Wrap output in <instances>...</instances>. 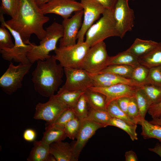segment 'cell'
Segmentation results:
<instances>
[{"mask_svg":"<svg viewBox=\"0 0 161 161\" xmlns=\"http://www.w3.org/2000/svg\"><path fill=\"white\" fill-rule=\"evenodd\" d=\"M0 13L6 14L15 18L18 11L20 5L19 0H1Z\"/></svg>","mask_w":161,"mask_h":161,"instance_id":"obj_32","label":"cell"},{"mask_svg":"<svg viewBox=\"0 0 161 161\" xmlns=\"http://www.w3.org/2000/svg\"><path fill=\"white\" fill-rule=\"evenodd\" d=\"M107 111L112 118L122 120L131 124H136L119 108L116 100L111 102L109 103L107 106Z\"/></svg>","mask_w":161,"mask_h":161,"instance_id":"obj_33","label":"cell"},{"mask_svg":"<svg viewBox=\"0 0 161 161\" xmlns=\"http://www.w3.org/2000/svg\"><path fill=\"white\" fill-rule=\"evenodd\" d=\"M66 137L64 128L50 125L46 126L41 140L49 145L54 142L62 141Z\"/></svg>","mask_w":161,"mask_h":161,"instance_id":"obj_20","label":"cell"},{"mask_svg":"<svg viewBox=\"0 0 161 161\" xmlns=\"http://www.w3.org/2000/svg\"><path fill=\"white\" fill-rule=\"evenodd\" d=\"M129 1L117 0L114 9L116 28L121 38L132 30L134 25V12L129 5Z\"/></svg>","mask_w":161,"mask_h":161,"instance_id":"obj_11","label":"cell"},{"mask_svg":"<svg viewBox=\"0 0 161 161\" xmlns=\"http://www.w3.org/2000/svg\"><path fill=\"white\" fill-rule=\"evenodd\" d=\"M113 13L114 10L106 9L102 16L87 31L85 41L89 47L107 38L119 37Z\"/></svg>","mask_w":161,"mask_h":161,"instance_id":"obj_4","label":"cell"},{"mask_svg":"<svg viewBox=\"0 0 161 161\" xmlns=\"http://www.w3.org/2000/svg\"><path fill=\"white\" fill-rule=\"evenodd\" d=\"M109 56L103 41L90 47L84 58L81 69L91 74H97L108 66Z\"/></svg>","mask_w":161,"mask_h":161,"instance_id":"obj_8","label":"cell"},{"mask_svg":"<svg viewBox=\"0 0 161 161\" xmlns=\"http://www.w3.org/2000/svg\"><path fill=\"white\" fill-rule=\"evenodd\" d=\"M57 61L54 55L45 60H39L32 73L34 89L43 96L54 95L62 83L64 68Z\"/></svg>","mask_w":161,"mask_h":161,"instance_id":"obj_2","label":"cell"},{"mask_svg":"<svg viewBox=\"0 0 161 161\" xmlns=\"http://www.w3.org/2000/svg\"><path fill=\"white\" fill-rule=\"evenodd\" d=\"M14 44L9 32L5 26L1 23L0 27V50L11 48Z\"/></svg>","mask_w":161,"mask_h":161,"instance_id":"obj_39","label":"cell"},{"mask_svg":"<svg viewBox=\"0 0 161 161\" xmlns=\"http://www.w3.org/2000/svg\"><path fill=\"white\" fill-rule=\"evenodd\" d=\"M140 87L149 99L152 104L161 102V87L151 84H144Z\"/></svg>","mask_w":161,"mask_h":161,"instance_id":"obj_34","label":"cell"},{"mask_svg":"<svg viewBox=\"0 0 161 161\" xmlns=\"http://www.w3.org/2000/svg\"><path fill=\"white\" fill-rule=\"evenodd\" d=\"M103 127L101 125L87 120L81 121L76 141L72 146L75 155L78 159L80 154L88 140L99 129Z\"/></svg>","mask_w":161,"mask_h":161,"instance_id":"obj_16","label":"cell"},{"mask_svg":"<svg viewBox=\"0 0 161 161\" xmlns=\"http://www.w3.org/2000/svg\"><path fill=\"white\" fill-rule=\"evenodd\" d=\"M3 15V14L0 13V21L11 34L14 38L15 43L13 47L11 48L0 50L2 57L7 61L13 60L15 62L20 63H30L27 57V54L32 48V43L28 44H25L19 33L11 28L6 23Z\"/></svg>","mask_w":161,"mask_h":161,"instance_id":"obj_7","label":"cell"},{"mask_svg":"<svg viewBox=\"0 0 161 161\" xmlns=\"http://www.w3.org/2000/svg\"><path fill=\"white\" fill-rule=\"evenodd\" d=\"M159 117H161V113L160 115V116H159Z\"/></svg>","mask_w":161,"mask_h":161,"instance_id":"obj_50","label":"cell"},{"mask_svg":"<svg viewBox=\"0 0 161 161\" xmlns=\"http://www.w3.org/2000/svg\"><path fill=\"white\" fill-rule=\"evenodd\" d=\"M146 83V84L161 87V66L154 67L149 69Z\"/></svg>","mask_w":161,"mask_h":161,"instance_id":"obj_38","label":"cell"},{"mask_svg":"<svg viewBox=\"0 0 161 161\" xmlns=\"http://www.w3.org/2000/svg\"><path fill=\"white\" fill-rule=\"evenodd\" d=\"M46 36L41 40L39 45L32 43V48L27 53L28 60L32 64L36 61L45 60L50 57L49 53L56 49L57 42L64 36L62 25L56 22L46 28Z\"/></svg>","mask_w":161,"mask_h":161,"instance_id":"obj_3","label":"cell"},{"mask_svg":"<svg viewBox=\"0 0 161 161\" xmlns=\"http://www.w3.org/2000/svg\"><path fill=\"white\" fill-rule=\"evenodd\" d=\"M140 64L139 58L127 50L117 55L109 56L108 66L113 65H127L135 67Z\"/></svg>","mask_w":161,"mask_h":161,"instance_id":"obj_21","label":"cell"},{"mask_svg":"<svg viewBox=\"0 0 161 161\" xmlns=\"http://www.w3.org/2000/svg\"><path fill=\"white\" fill-rule=\"evenodd\" d=\"M85 92L59 89L55 96L58 100L72 108L81 95Z\"/></svg>","mask_w":161,"mask_h":161,"instance_id":"obj_25","label":"cell"},{"mask_svg":"<svg viewBox=\"0 0 161 161\" xmlns=\"http://www.w3.org/2000/svg\"><path fill=\"white\" fill-rule=\"evenodd\" d=\"M51 0H34L37 5L39 7L46 4Z\"/></svg>","mask_w":161,"mask_h":161,"instance_id":"obj_47","label":"cell"},{"mask_svg":"<svg viewBox=\"0 0 161 161\" xmlns=\"http://www.w3.org/2000/svg\"><path fill=\"white\" fill-rule=\"evenodd\" d=\"M106 9L114 10L117 0H96Z\"/></svg>","mask_w":161,"mask_h":161,"instance_id":"obj_44","label":"cell"},{"mask_svg":"<svg viewBox=\"0 0 161 161\" xmlns=\"http://www.w3.org/2000/svg\"><path fill=\"white\" fill-rule=\"evenodd\" d=\"M40 8L45 15L54 13L63 19L69 18L73 12L83 10L80 3L75 0H51Z\"/></svg>","mask_w":161,"mask_h":161,"instance_id":"obj_14","label":"cell"},{"mask_svg":"<svg viewBox=\"0 0 161 161\" xmlns=\"http://www.w3.org/2000/svg\"><path fill=\"white\" fill-rule=\"evenodd\" d=\"M90 47L84 41L73 45L59 47L54 50V57L64 68L81 69Z\"/></svg>","mask_w":161,"mask_h":161,"instance_id":"obj_5","label":"cell"},{"mask_svg":"<svg viewBox=\"0 0 161 161\" xmlns=\"http://www.w3.org/2000/svg\"><path fill=\"white\" fill-rule=\"evenodd\" d=\"M140 86L138 87L136 92L135 97L139 109L140 118L142 123L145 120L146 114L152 103Z\"/></svg>","mask_w":161,"mask_h":161,"instance_id":"obj_26","label":"cell"},{"mask_svg":"<svg viewBox=\"0 0 161 161\" xmlns=\"http://www.w3.org/2000/svg\"><path fill=\"white\" fill-rule=\"evenodd\" d=\"M81 121L75 116L65 125L64 130L67 137L74 140L76 139L81 125Z\"/></svg>","mask_w":161,"mask_h":161,"instance_id":"obj_35","label":"cell"},{"mask_svg":"<svg viewBox=\"0 0 161 161\" xmlns=\"http://www.w3.org/2000/svg\"><path fill=\"white\" fill-rule=\"evenodd\" d=\"M132 66L122 65H113L106 67L99 73H109L131 78L134 69Z\"/></svg>","mask_w":161,"mask_h":161,"instance_id":"obj_30","label":"cell"},{"mask_svg":"<svg viewBox=\"0 0 161 161\" xmlns=\"http://www.w3.org/2000/svg\"><path fill=\"white\" fill-rule=\"evenodd\" d=\"M129 98L128 97H123L116 100L119 108L127 115L128 108Z\"/></svg>","mask_w":161,"mask_h":161,"instance_id":"obj_42","label":"cell"},{"mask_svg":"<svg viewBox=\"0 0 161 161\" xmlns=\"http://www.w3.org/2000/svg\"><path fill=\"white\" fill-rule=\"evenodd\" d=\"M36 135V133L34 130L28 129L24 131L23 137L24 140L27 141L32 142L35 141Z\"/></svg>","mask_w":161,"mask_h":161,"instance_id":"obj_43","label":"cell"},{"mask_svg":"<svg viewBox=\"0 0 161 161\" xmlns=\"http://www.w3.org/2000/svg\"><path fill=\"white\" fill-rule=\"evenodd\" d=\"M128 115L136 124L141 125L142 122L135 97L129 98L128 108Z\"/></svg>","mask_w":161,"mask_h":161,"instance_id":"obj_37","label":"cell"},{"mask_svg":"<svg viewBox=\"0 0 161 161\" xmlns=\"http://www.w3.org/2000/svg\"><path fill=\"white\" fill-rule=\"evenodd\" d=\"M49 153L57 161H77L72 146L67 142L62 141L53 143L49 145Z\"/></svg>","mask_w":161,"mask_h":161,"instance_id":"obj_18","label":"cell"},{"mask_svg":"<svg viewBox=\"0 0 161 161\" xmlns=\"http://www.w3.org/2000/svg\"><path fill=\"white\" fill-rule=\"evenodd\" d=\"M126 161H137L138 160L137 155L132 150L126 151L125 154Z\"/></svg>","mask_w":161,"mask_h":161,"instance_id":"obj_45","label":"cell"},{"mask_svg":"<svg viewBox=\"0 0 161 161\" xmlns=\"http://www.w3.org/2000/svg\"><path fill=\"white\" fill-rule=\"evenodd\" d=\"M70 108L55 96L49 97L46 103H38L35 108L33 117L36 120L45 121L46 126L53 123L65 110Z\"/></svg>","mask_w":161,"mask_h":161,"instance_id":"obj_9","label":"cell"},{"mask_svg":"<svg viewBox=\"0 0 161 161\" xmlns=\"http://www.w3.org/2000/svg\"><path fill=\"white\" fill-rule=\"evenodd\" d=\"M149 122L161 126V117L153 119L151 120Z\"/></svg>","mask_w":161,"mask_h":161,"instance_id":"obj_48","label":"cell"},{"mask_svg":"<svg viewBox=\"0 0 161 161\" xmlns=\"http://www.w3.org/2000/svg\"><path fill=\"white\" fill-rule=\"evenodd\" d=\"M148 112L152 119L159 117L161 113V102L157 104H152Z\"/></svg>","mask_w":161,"mask_h":161,"instance_id":"obj_41","label":"cell"},{"mask_svg":"<svg viewBox=\"0 0 161 161\" xmlns=\"http://www.w3.org/2000/svg\"><path fill=\"white\" fill-rule=\"evenodd\" d=\"M139 87L119 83L105 87L92 86L88 89L99 92L104 95L106 97L107 106L111 102L119 98L135 97L136 92Z\"/></svg>","mask_w":161,"mask_h":161,"instance_id":"obj_15","label":"cell"},{"mask_svg":"<svg viewBox=\"0 0 161 161\" xmlns=\"http://www.w3.org/2000/svg\"><path fill=\"white\" fill-rule=\"evenodd\" d=\"M112 118L107 111L96 110L89 107L86 119L101 125L105 127L108 126Z\"/></svg>","mask_w":161,"mask_h":161,"instance_id":"obj_28","label":"cell"},{"mask_svg":"<svg viewBox=\"0 0 161 161\" xmlns=\"http://www.w3.org/2000/svg\"><path fill=\"white\" fill-rule=\"evenodd\" d=\"M148 150L158 154L161 157V144L157 143L153 148H149Z\"/></svg>","mask_w":161,"mask_h":161,"instance_id":"obj_46","label":"cell"},{"mask_svg":"<svg viewBox=\"0 0 161 161\" xmlns=\"http://www.w3.org/2000/svg\"><path fill=\"white\" fill-rule=\"evenodd\" d=\"M19 0L16 17L6 21V23L19 33L25 44L31 43L29 40L33 34L42 40L46 34L43 25L49 21V18L44 15L34 0Z\"/></svg>","mask_w":161,"mask_h":161,"instance_id":"obj_1","label":"cell"},{"mask_svg":"<svg viewBox=\"0 0 161 161\" xmlns=\"http://www.w3.org/2000/svg\"><path fill=\"white\" fill-rule=\"evenodd\" d=\"M109 126H114L124 130L129 135L133 141L138 140L136 124H131L122 120L112 117L108 125Z\"/></svg>","mask_w":161,"mask_h":161,"instance_id":"obj_29","label":"cell"},{"mask_svg":"<svg viewBox=\"0 0 161 161\" xmlns=\"http://www.w3.org/2000/svg\"><path fill=\"white\" fill-rule=\"evenodd\" d=\"M149 71L148 68L139 64L134 67L131 78L139 83L146 84Z\"/></svg>","mask_w":161,"mask_h":161,"instance_id":"obj_36","label":"cell"},{"mask_svg":"<svg viewBox=\"0 0 161 161\" xmlns=\"http://www.w3.org/2000/svg\"><path fill=\"white\" fill-rule=\"evenodd\" d=\"M66 80L64 84L59 89L85 92L94 86L89 73L82 69L64 68Z\"/></svg>","mask_w":161,"mask_h":161,"instance_id":"obj_10","label":"cell"},{"mask_svg":"<svg viewBox=\"0 0 161 161\" xmlns=\"http://www.w3.org/2000/svg\"><path fill=\"white\" fill-rule=\"evenodd\" d=\"M140 64L149 69L161 66V42L146 54L139 58Z\"/></svg>","mask_w":161,"mask_h":161,"instance_id":"obj_23","label":"cell"},{"mask_svg":"<svg viewBox=\"0 0 161 161\" xmlns=\"http://www.w3.org/2000/svg\"><path fill=\"white\" fill-rule=\"evenodd\" d=\"M72 108H69L64 111L51 124L64 128L66 124L75 117Z\"/></svg>","mask_w":161,"mask_h":161,"instance_id":"obj_40","label":"cell"},{"mask_svg":"<svg viewBox=\"0 0 161 161\" xmlns=\"http://www.w3.org/2000/svg\"><path fill=\"white\" fill-rule=\"evenodd\" d=\"M56 160L54 156L52 154L50 153L49 154L47 157L45 161H56Z\"/></svg>","mask_w":161,"mask_h":161,"instance_id":"obj_49","label":"cell"},{"mask_svg":"<svg viewBox=\"0 0 161 161\" xmlns=\"http://www.w3.org/2000/svg\"><path fill=\"white\" fill-rule=\"evenodd\" d=\"M141 135L145 139L155 138L161 144V126L151 123L145 119L143 122Z\"/></svg>","mask_w":161,"mask_h":161,"instance_id":"obj_27","label":"cell"},{"mask_svg":"<svg viewBox=\"0 0 161 161\" xmlns=\"http://www.w3.org/2000/svg\"><path fill=\"white\" fill-rule=\"evenodd\" d=\"M32 64L20 63L15 66L10 62L8 67L0 78V86L3 91L11 95L22 86V81Z\"/></svg>","mask_w":161,"mask_h":161,"instance_id":"obj_6","label":"cell"},{"mask_svg":"<svg viewBox=\"0 0 161 161\" xmlns=\"http://www.w3.org/2000/svg\"><path fill=\"white\" fill-rule=\"evenodd\" d=\"M71 18L64 19L62 23L64 34L59 40V47L76 44L78 33L82 24L83 10L76 12Z\"/></svg>","mask_w":161,"mask_h":161,"instance_id":"obj_13","label":"cell"},{"mask_svg":"<svg viewBox=\"0 0 161 161\" xmlns=\"http://www.w3.org/2000/svg\"><path fill=\"white\" fill-rule=\"evenodd\" d=\"M89 108L87 97L84 92L80 97L72 109L76 116L82 121L86 119Z\"/></svg>","mask_w":161,"mask_h":161,"instance_id":"obj_31","label":"cell"},{"mask_svg":"<svg viewBox=\"0 0 161 161\" xmlns=\"http://www.w3.org/2000/svg\"><path fill=\"white\" fill-rule=\"evenodd\" d=\"M158 43V42L151 40L136 38L132 44L126 50L139 58L150 52L157 46Z\"/></svg>","mask_w":161,"mask_h":161,"instance_id":"obj_19","label":"cell"},{"mask_svg":"<svg viewBox=\"0 0 161 161\" xmlns=\"http://www.w3.org/2000/svg\"><path fill=\"white\" fill-rule=\"evenodd\" d=\"M89 74L93 81L94 86L95 87H107L119 83L135 86H140L144 85L131 78H126L111 73Z\"/></svg>","mask_w":161,"mask_h":161,"instance_id":"obj_17","label":"cell"},{"mask_svg":"<svg viewBox=\"0 0 161 161\" xmlns=\"http://www.w3.org/2000/svg\"><path fill=\"white\" fill-rule=\"evenodd\" d=\"M49 153V145L42 140H35L33 147L27 160L28 161H45Z\"/></svg>","mask_w":161,"mask_h":161,"instance_id":"obj_22","label":"cell"},{"mask_svg":"<svg viewBox=\"0 0 161 161\" xmlns=\"http://www.w3.org/2000/svg\"><path fill=\"white\" fill-rule=\"evenodd\" d=\"M80 3L83 10V20L77 35L78 43L84 41V37L87 31L106 9L96 0H80Z\"/></svg>","mask_w":161,"mask_h":161,"instance_id":"obj_12","label":"cell"},{"mask_svg":"<svg viewBox=\"0 0 161 161\" xmlns=\"http://www.w3.org/2000/svg\"><path fill=\"white\" fill-rule=\"evenodd\" d=\"M85 93L90 108L96 110L107 111L106 98L104 95L88 89Z\"/></svg>","mask_w":161,"mask_h":161,"instance_id":"obj_24","label":"cell"}]
</instances>
